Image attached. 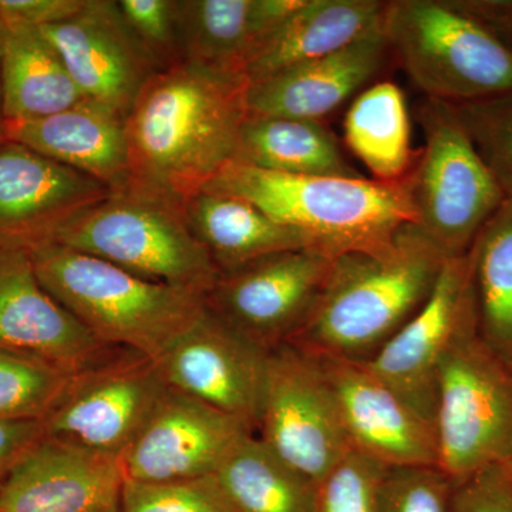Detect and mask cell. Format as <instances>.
Masks as SVG:
<instances>
[{"label":"cell","mask_w":512,"mask_h":512,"mask_svg":"<svg viewBox=\"0 0 512 512\" xmlns=\"http://www.w3.org/2000/svg\"><path fill=\"white\" fill-rule=\"evenodd\" d=\"M110 188L16 141L0 143V248L32 252L55 244L74 218Z\"/></svg>","instance_id":"cell-14"},{"label":"cell","mask_w":512,"mask_h":512,"mask_svg":"<svg viewBox=\"0 0 512 512\" xmlns=\"http://www.w3.org/2000/svg\"><path fill=\"white\" fill-rule=\"evenodd\" d=\"M184 212L192 234L218 272L276 252L309 249L301 232L238 195L202 190L185 202Z\"/></svg>","instance_id":"cell-24"},{"label":"cell","mask_w":512,"mask_h":512,"mask_svg":"<svg viewBox=\"0 0 512 512\" xmlns=\"http://www.w3.org/2000/svg\"><path fill=\"white\" fill-rule=\"evenodd\" d=\"M120 512H232L214 477L141 483L126 480Z\"/></svg>","instance_id":"cell-32"},{"label":"cell","mask_w":512,"mask_h":512,"mask_svg":"<svg viewBox=\"0 0 512 512\" xmlns=\"http://www.w3.org/2000/svg\"><path fill=\"white\" fill-rule=\"evenodd\" d=\"M232 512H315L318 485L256 434H244L212 474Z\"/></svg>","instance_id":"cell-27"},{"label":"cell","mask_w":512,"mask_h":512,"mask_svg":"<svg viewBox=\"0 0 512 512\" xmlns=\"http://www.w3.org/2000/svg\"><path fill=\"white\" fill-rule=\"evenodd\" d=\"M74 376L40 357L0 346V421H45Z\"/></svg>","instance_id":"cell-30"},{"label":"cell","mask_w":512,"mask_h":512,"mask_svg":"<svg viewBox=\"0 0 512 512\" xmlns=\"http://www.w3.org/2000/svg\"><path fill=\"white\" fill-rule=\"evenodd\" d=\"M387 467L350 450L318 484L315 512H379Z\"/></svg>","instance_id":"cell-33"},{"label":"cell","mask_w":512,"mask_h":512,"mask_svg":"<svg viewBox=\"0 0 512 512\" xmlns=\"http://www.w3.org/2000/svg\"><path fill=\"white\" fill-rule=\"evenodd\" d=\"M389 56L382 26L339 52L249 84L248 113L322 121L375 83Z\"/></svg>","instance_id":"cell-20"},{"label":"cell","mask_w":512,"mask_h":512,"mask_svg":"<svg viewBox=\"0 0 512 512\" xmlns=\"http://www.w3.org/2000/svg\"><path fill=\"white\" fill-rule=\"evenodd\" d=\"M382 0H303L245 63L249 84L345 49L382 28Z\"/></svg>","instance_id":"cell-23"},{"label":"cell","mask_w":512,"mask_h":512,"mask_svg":"<svg viewBox=\"0 0 512 512\" xmlns=\"http://www.w3.org/2000/svg\"><path fill=\"white\" fill-rule=\"evenodd\" d=\"M350 450L387 468L437 466L436 427L365 362L316 357Z\"/></svg>","instance_id":"cell-15"},{"label":"cell","mask_w":512,"mask_h":512,"mask_svg":"<svg viewBox=\"0 0 512 512\" xmlns=\"http://www.w3.org/2000/svg\"><path fill=\"white\" fill-rule=\"evenodd\" d=\"M87 100L126 117L158 73L121 16L117 0H86L72 18L43 28Z\"/></svg>","instance_id":"cell-17"},{"label":"cell","mask_w":512,"mask_h":512,"mask_svg":"<svg viewBox=\"0 0 512 512\" xmlns=\"http://www.w3.org/2000/svg\"><path fill=\"white\" fill-rule=\"evenodd\" d=\"M424 146L409 173L416 227L444 258L466 255L505 201L453 104L424 97L414 110Z\"/></svg>","instance_id":"cell-7"},{"label":"cell","mask_w":512,"mask_h":512,"mask_svg":"<svg viewBox=\"0 0 512 512\" xmlns=\"http://www.w3.org/2000/svg\"><path fill=\"white\" fill-rule=\"evenodd\" d=\"M303 0H178L183 62L244 76L259 43Z\"/></svg>","instance_id":"cell-22"},{"label":"cell","mask_w":512,"mask_h":512,"mask_svg":"<svg viewBox=\"0 0 512 512\" xmlns=\"http://www.w3.org/2000/svg\"><path fill=\"white\" fill-rule=\"evenodd\" d=\"M43 437V421H0V484Z\"/></svg>","instance_id":"cell-38"},{"label":"cell","mask_w":512,"mask_h":512,"mask_svg":"<svg viewBox=\"0 0 512 512\" xmlns=\"http://www.w3.org/2000/svg\"><path fill=\"white\" fill-rule=\"evenodd\" d=\"M37 278L110 348L160 360L205 309L201 293L156 284L60 244L30 252Z\"/></svg>","instance_id":"cell-4"},{"label":"cell","mask_w":512,"mask_h":512,"mask_svg":"<svg viewBox=\"0 0 512 512\" xmlns=\"http://www.w3.org/2000/svg\"><path fill=\"white\" fill-rule=\"evenodd\" d=\"M256 433L316 485L349 453L338 404L316 357L289 343L269 352Z\"/></svg>","instance_id":"cell-9"},{"label":"cell","mask_w":512,"mask_h":512,"mask_svg":"<svg viewBox=\"0 0 512 512\" xmlns=\"http://www.w3.org/2000/svg\"><path fill=\"white\" fill-rule=\"evenodd\" d=\"M0 74L6 123L43 119L86 100L39 28L5 23Z\"/></svg>","instance_id":"cell-25"},{"label":"cell","mask_w":512,"mask_h":512,"mask_svg":"<svg viewBox=\"0 0 512 512\" xmlns=\"http://www.w3.org/2000/svg\"><path fill=\"white\" fill-rule=\"evenodd\" d=\"M454 109L505 197L512 198V93Z\"/></svg>","instance_id":"cell-31"},{"label":"cell","mask_w":512,"mask_h":512,"mask_svg":"<svg viewBox=\"0 0 512 512\" xmlns=\"http://www.w3.org/2000/svg\"><path fill=\"white\" fill-rule=\"evenodd\" d=\"M204 190L254 202L276 221L301 232L309 249L329 259L389 247L416 225L409 174L399 181L305 177L229 163Z\"/></svg>","instance_id":"cell-3"},{"label":"cell","mask_w":512,"mask_h":512,"mask_svg":"<svg viewBox=\"0 0 512 512\" xmlns=\"http://www.w3.org/2000/svg\"><path fill=\"white\" fill-rule=\"evenodd\" d=\"M248 433L247 427L228 414L167 386L143 429L120 457L124 477L141 483L210 477L231 447Z\"/></svg>","instance_id":"cell-16"},{"label":"cell","mask_w":512,"mask_h":512,"mask_svg":"<svg viewBox=\"0 0 512 512\" xmlns=\"http://www.w3.org/2000/svg\"><path fill=\"white\" fill-rule=\"evenodd\" d=\"M3 35H5V23L0 19V62H2ZM6 140V119L3 113L2 74H0V143Z\"/></svg>","instance_id":"cell-40"},{"label":"cell","mask_w":512,"mask_h":512,"mask_svg":"<svg viewBox=\"0 0 512 512\" xmlns=\"http://www.w3.org/2000/svg\"><path fill=\"white\" fill-rule=\"evenodd\" d=\"M248 86L187 62L154 74L126 119L130 183L183 205L204 190L234 161Z\"/></svg>","instance_id":"cell-1"},{"label":"cell","mask_w":512,"mask_h":512,"mask_svg":"<svg viewBox=\"0 0 512 512\" xmlns=\"http://www.w3.org/2000/svg\"><path fill=\"white\" fill-rule=\"evenodd\" d=\"M86 0H0V19L9 25L47 28L72 18Z\"/></svg>","instance_id":"cell-37"},{"label":"cell","mask_w":512,"mask_h":512,"mask_svg":"<svg viewBox=\"0 0 512 512\" xmlns=\"http://www.w3.org/2000/svg\"><path fill=\"white\" fill-rule=\"evenodd\" d=\"M497 466H500L501 470H503L508 477L512 478V437L510 446L507 448V453H505L503 460H501V463L497 464Z\"/></svg>","instance_id":"cell-41"},{"label":"cell","mask_w":512,"mask_h":512,"mask_svg":"<svg viewBox=\"0 0 512 512\" xmlns=\"http://www.w3.org/2000/svg\"><path fill=\"white\" fill-rule=\"evenodd\" d=\"M451 512H512V478L495 464L454 484Z\"/></svg>","instance_id":"cell-36"},{"label":"cell","mask_w":512,"mask_h":512,"mask_svg":"<svg viewBox=\"0 0 512 512\" xmlns=\"http://www.w3.org/2000/svg\"><path fill=\"white\" fill-rule=\"evenodd\" d=\"M346 146L373 180L399 181L412 171L419 150L412 147L406 97L389 80L366 87L350 104L343 123Z\"/></svg>","instance_id":"cell-28"},{"label":"cell","mask_w":512,"mask_h":512,"mask_svg":"<svg viewBox=\"0 0 512 512\" xmlns=\"http://www.w3.org/2000/svg\"><path fill=\"white\" fill-rule=\"evenodd\" d=\"M0 346L40 357L72 375L119 350L94 338L46 291L29 252L5 248H0Z\"/></svg>","instance_id":"cell-19"},{"label":"cell","mask_w":512,"mask_h":512,"mask_svg":"<svg viewBox=\"0 0 512 512\" xmlns=\"http://www.w3.org/2000/svg\"><path fill=\"white\" fill-rule=\"evenodd\" d=\"M120 458L43 437L0 484V512H120Z\"/></svg>","instance_id":"cell-18"},{"label":"cell","mask_w":512,"mask_h":512,"mask_svg":"<svg viewBox=\"0 0 512 512\" xmlns=\"http://www.w3.org/2000/svg\"><path fill=\"white\" fill-rule=\"evenodd\" d=\"M6 138L106 184L130 183L126 117L92 100L25 123H6Z\"/></svg>","instance_id":"cell-21"},{"label":"cell","mask_w":512,"mask_h":512,"mask_svg":"<svg viewBox=\"0 0 512 512\" xmlns=\"http://www.w3.org/2000/svg\"><path fill=\"white\" fill-rule=\"evenodd\" d=\"M117 6L158 72L183 63L178 0H117Z\"/></svg>","instance_id":"cell-35"},{"label":"cell","mask_w":512,"mask_h":512,"mask_svg":"<svg viewBox=\"0 0 512 512\" xmlns=\"http://www.w3.org/2000/svg\"><path fill=\"white\" fill-rule=\"evenodd\" d=\"M454 483L437 466L387 468L379 512H451Z\"/></svg>","instance_id":"cell-34"},{"label":"cell","mask_w":512,"mask_h":512,"mask_svg":"<svg viewBox=\"0 0 512 512\" xmlns=\"http://www.w3.org/2000/svg\"><path fill=\"white\" fill-rule=\"evenodd\" d=\"M269 352L204 309L157 365L165 384L258 430Z\"/></svg>","instance_id":"cell-13"},{"label":"cell","mask_w":512,"mask_h":512,"mask_svg":"<svg viewBox=\"0 0 512 512\" xmlns=\"http://www.w3.org/2000/svg\"><path fill=\"white\" fill-rule=\"evenodd\" d=\"M55 244L97 256L156 284L207 296L217 266L192 234L184 205L133 183L63 228Z\"/></svg>","instance_id":"cell-6"},{"label":"cell","mask_w":512,"mask_h":512,"mask_svg":"<svg viewBox=\"0 0 512 512\" xmlns=\"http://www.w3.org/2000/svg\"><path fill=\"white\" fill-rule=\"evenodd\" d=\"M477 320L474 255L470 249L466 255L446 259L420 311L365 363L434 424L441 360L461 330Z\"/></svg>","instance_id":"cell-12"},{"label":"cell","mask_w":512,"mask_h":512,"mask_svg":"<svg viewBox=\"0 0 512 512\" xmlns=\"http://www.w3.org/2000/svg\"><path fill=\"white\" fill-rule=\"evenodd\" d=\"M437 467L454 484L503 460L512 437V367L485 345L478 320L451 343L437 375Z\"/></svg>","instance_id":"cell-8"},{"label":"cell","mask_w":512,"mask_h":512,"mask_svg":"<svg viewBox=\"0 0 512 512\" xmlns=\"http://www.w3.org/2000/svg\"><path fill=\"white\" fill-rule=\"evenodd\" d=\"M471 251L478 332L512 367V198H505L484 225Z\"/></svg>","instance_id":"cell-29"},{"label":"cell","mask_w":512,"mask_h":512,"mask_svg":"<svg viewBox=\"0 0 512 512\" xmlns=\"http://www.w3.org/2000/svg\"><path fill=\"white\" fill-rule=\"evenodd\" d=\"M383 35L427 99L457 106L512 93V50L458 0H389Z\"/></svg>","instance_id":"cell-5"},{"label":"cell","mask_w":512,"mask_h":512,"mask_svg":"<svg viewBox=\"0 0 512 512\" xmlns=\"http://www.w3.org/2000/svg\"><path fill=\"white\" fill-rule=\"evenodd\" d=\"M512 50V0H458Z\"/></svg>","instance_id":"cell-39"},{"label":"cell","mask_w":512,"mask_h":512,"mask_svg":"<svg viewBox=\"0 0 512 512\" xmlns=\"http://www.w3.org/2000/svg\"><path fill=\"white\" fill-rule=\"evenodd\" d=\"M330 264L332 259L311 249L262 256L220 272L205 308L242 338L272 352L308 316Z\"/></svg>","instance_id":"cell-10"},{"label":"cell","mask_w":512,"mask_h":512,"mask_svg":"<svg viewBox=\"0 0 512 512\" xmlns=\"http://www.w3.org/2000/svg\"><path fill=\"white\" fill-rule=\"evenodd\" d=\"M234 163L305 177H360L322 121L249 114L239 130Z\"/></svg>","instance_id":"cell-26"},{"label":"cell","mask_w":512,"mask_h":512,"mask_svg":"<svg viewBox=\"0 0 512 512\" xmlns=\"http://www.w3.org/2000/svg\"><path fill=\"white\" fill-rule=\"evenodd\" d=\"M165 389L156 360L119 349L73 377L62 400L43 421L46 436L120 458Z\"/></svg>","instance_id":"cell-11"},{"label":"cell","mask_w":512,"mask_h":512,"mask_svg":"<svg viewBox=\"0 0 512 512\" xmlns=\"http://www.w3.org/2000/svg\"><path fill=\"white\" fill-rule=\"evenodd\" d=\"M444 262L414 224L382 251L332 259L311 311L286 343L313 357L369 362L427 302Z\"/></svg>","instance_id":"cell-2"}]
</instances>
